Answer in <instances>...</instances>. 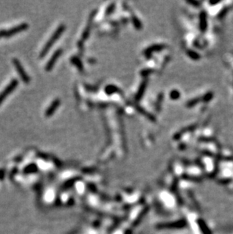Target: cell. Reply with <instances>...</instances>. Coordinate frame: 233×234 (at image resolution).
Wrapping results in <instances>:
<instances>
[{"mask_svg":"<svg viewBox=\"0 0 233 234\" xmlns=\"http://www.w3.org/2000/svg\"><path fill=\"white\" fill-rule=\"evenodd\" d=\"M65 26L64 25V24H62V25H60L58 27V29L56 30L54 32V34L51 35V37H50L49 40L47 41L46 44L45 45V46L43 47V50L41 51V52H40V57L43 58L44 57L45 55L47 54V52H48V50H49L51 48V46H53V44L55 43V42L56 41V40H58V39L59 38V37L61 36V34H62V33L65 31Z\"/></svg>","mask_w":233,"mask_h":234,"instance_id":"obj_1","label":"cell"},{"mask_svg":"<svg viewBox=\"0 0 233 234\" xmlns=\"http://www.w3.org/2000/svg\"><path fill=\"white\" fill-rule=\"evenodd\" d=\"M12 63L15 65V68H16L17 71H18V75L21 77L23 82H24L25 83H28L30 82V77L28 76V74H26L25 70L23 69L21 62H20L18 58H12Z\"/></svg>","mask_w":233,"mask_h":234,"instance_id":"obj_2","label":"cell"},{"mask_svg":"<svg viewBox=\"0 0 233 234\" xmlns=\"http://www.w3.org/2000/svg\"><path fill=\"white\" fill-rule=\"evenodd\" d=\"M18 85V80L13 79L10 83H9V85L6 86L4 90L0 93V105L2 103L3 101L5 99V98L7 97L10 93H12V91L16 88Z\"/></svg>","mask_w":233,"mask_h":234,"instance_id":"obj_3","label":"cell"},{"mask_svg":"<svg viewBox=\"0 0 233 234\" xmlns=\"http://www.w3.org/2000/svg\"><path fill=\"white\" fill-rule=\"evenodd\" d=\"M28 27H29V25H28L27 23H22V24H20L18 25L13 27L10 28V29L5 30V37H12V36L18 34V33L26 30Z\"/></svg>","mask_w":233,"mask_h":234,"instance_id":"obj_4","label":"cell"},{"mask_svg":"<svg viewBox=\"0 0 233 234\" xmlns=\"http://www.w3.org/2000/svg\"><path fill=\"white\" fill-rule=\"evenodd\" d=\"M62 52V50L61 49H58V50H56L55 52H54V54L51 55V57L50 58L49 60H48V62H47V64L46 65V70L47 71H51V69H52V68L54 67L56 61L58 60V58L59 56L61 55Z\"/></svg>","mask_w":233,"mask_h":234,"instance_id":"obj_5","label":"cell"},{"mask_svg":"<svg viewBox=\"0 0 233 234\" xmlns=\"http://www.w3.org/2000/svg\"><path fill=\"white\" fill-rule=\"evenodd\" d=\"M60 105V99H56L51 102V104L48 106V108H47L46 112V117H50L53 115L55 112L56 111V109L58 108V107Z\"/></svg>","mask_w":233,"mask_h":234,"instance_id":"obj_6","label":"cell"},{"mask_svg":"<svg viewBox=\"0 0 233 234\" xmlns=\"http://www.w3.org/2000/svg\"><path fill=\"white\" fill-rule=\"evenodd\" d=\"M164 48V45H154L151 46V47L148 48L146 51H145V54L150 55L152 52H155V51H160L163 49Z\"/></svg>","mask_w":233,"mask_h":234,"instance_id":"obj_7","label":"cell"},{"mask_svg":"<svg viewBox=\"0 0 233 234\" xmlns=\"http://www.w3.org/2000/svg\"><path fill=\"white\" fill-rule=\"evenodd\" d=\"M145 88H146V82L145 81V82H143L142 83L139 90V92L137 93L136 96V100H139V99H142V96H143L144 93H145Z\"/></svg>","mask_w":233,"mask_h":234,"instance_id":"obj_8","label":"cell"},{"mask_svg":"<svg viewBox=\"0 0 233 234\" xmlns=\"http://www.w3.org/2000/svg\"><path fill=\"white\" fill-rule=\"evenodd\" d=\"M119 91H120V90H119V89L114 85L107 86V87H106V88H105V93L108 95L113 94V93H117V92H119Z\"/></svg>","mask_w":233,"mask_h":234,"instance_id":"obj_9","label":"cell"},{"mask_svg":"<svg viewBox=\"0 0 233 234\" xmlns=\"http://www.w3.org/2000/svg\"><path fill=\"white\" fill-rule=\"evenodd\" d=\"M71 60H72V62H73V64H75V65H76V67H77V68H79V70H83V65H82V64H81L80 61H79V59L77 58L73 57V58H72Z\"/></svg>","mask_w":233,"mask_h":234,"instance_id":"obj_10","label":"cell"},{"mask_svg":"<svg viewBox=\"0 0 233 234\" xmlns=\"http://www.w3.org/2000/svg\"><path fill=\"white\" fill-rule=\"evenodd\" d=\"M170 98H171V99H179V92L176 91V90H173V91L170 93Z\"/></svg>","mask_w":233,"mask_h":234,"instance_id":"obj_11","label":"cell"},{"mask_svg":"<svg viewBox=\"0 0 233 234\" xmlns=\"http://www.w3.org/2000/svg\"><path fill=\"white\" fill-rule=\"evenodd\" d=\"M132 21H133V24H134V25L136 26V27L138 28V29H139V28L142 27V25H141L140 21H139L138 18H137L136 17H133V18H132Z\"/></svg>","mask_w":233,"mask_h":234,"instance_id":"obj_12","label":"cell"},{"mask_svg":"<svg viewBox=\"0 0 233 234\" xmlns=\"http://www.w3.org/2000/svg\"><path fill=\"white\" fill-rule=\"evenodd\" d=\"M114 9H115V4L113 3V4H111V5H109V7L108 8L107 11H106V15H109V14L111 13V12H113Z\"/></svg>","mask_w":233,"mask_h":234,"instance_id":"obj_13","label":"cell"},{"mask_svg":"<svg viewBox=\"0 0 233 234\" xmlns=\"http://www.w3.org/2000/svg\"><path fill=\"white\" fill-rule=\"evenodd\" d=\"M5 30H0V38L5 37Z\"/></svg>","mask_w":233,"mask_h":234,"instance_id":"obj_14","label":"cell"}]
</instances>
